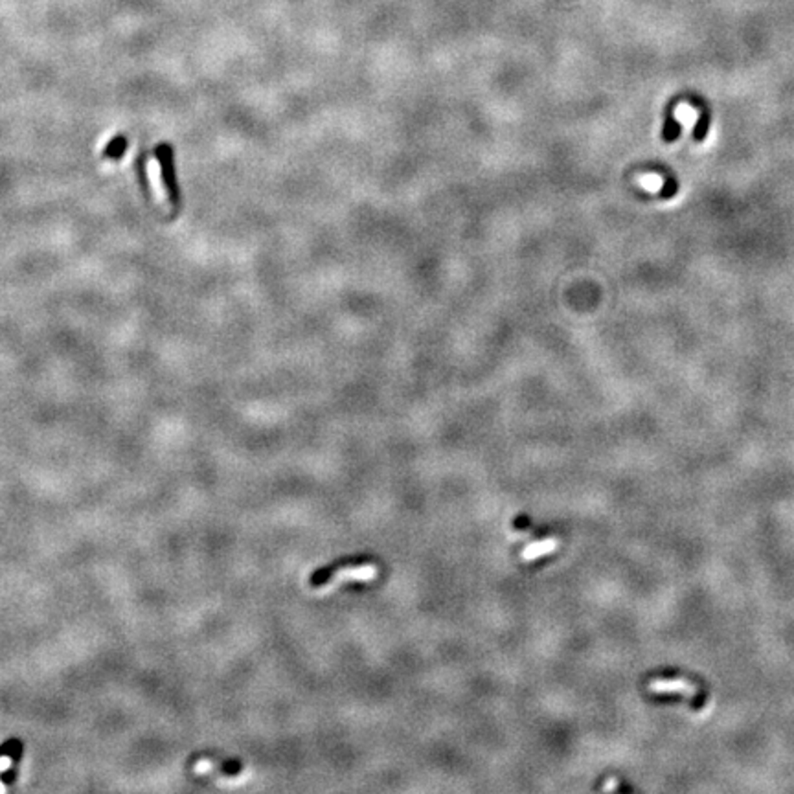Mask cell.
<instances>
[{
  "label": "cell",
  "instance_id": "obj_1",
  "mask_svg": "<svg viewBox=\"0 0 794 794\" xmlns=\"http://www.w3.org/2000/svg\"><path fill=\"white\" fill-rule=\"evenodd\" d=\"M375 575V566L372 563H341L327 570H318L311 578V587L320 589L324 585H331L341 580H372Z\"/></svg>",
  "mask_w": 794,
  "mask_h": 794
},
{
  "label": "cell",
  "instance_id": "obj_2",
  "mask_svg": "<svg viewBox=\"0 0 794 794\" xmlns=\"http://www.w3.org/2000/svg\"><path fill=\"white\" fill-rule=\"evenodd\" d=\"M154 157L160 164V171H162V183L166 186L169 201L175 208L181 206V188L177 183V171H175V162H173V147L169 144H159L154 147Z\"/></svg>",
  "mask_w": 794,
  "mask_h": 794
},
{
  "label": "cell",
  "instance_id": "obj_3",
  "mask_svg": "<svg viewBox=\"0 0 794 794\" xmlns=\"http://www.w3.org/2000/svg\"><path fill=\"white\" fill-rule=\"evenodd\" d=\"M649 690L653 693L659 695H684V697H695L697 695V686L692 683H688L684 678H659L653 680L649 684Z\"/></svg>",
  "mask_w": 794,
  "mask_h": 794
},
{
  "label": "cell",
  "instance_id": "obj_4",
  "mask_svg": "<svg viewBox=\"0 0 794 794\" xmlns=\"http://www.w3.org/2000/svg\"><path fill=\"white\" fill-rule=\"evenodd\" d=\"M557 548V541L556 539H541V541H535L532 542V544H528V546L524 548L523 551H520V557H523L524 561H533L537 559V557L541 556H548V554H551V551L556 550Z\"/></svg>",
  "mask_w": 794,
  "mask_h": 794
},
{
  "label": "cell",
  "instance_id": "obj_5",
  "mask_svg": "<svg viewBox=\"0 0 794 794\" xmlns=\"http://www.w3.org/2000/svg\"><path fill=\"white\" fill-rule=\"evenodd\" d=\"M127 147H129V140H127V136L126 135H116L111 142H109L107 145H105V149H103L102 157H103V159H107V160H120L123 154H126Z\"/></svg>",
  "mask_w": 794,
  "mask_h": 794
},
{
  "label": "cell",
  "instance_id": "obj_6",
  "mask_svg": "<svg viewBox=\"0 0 794 794\" xmlns=\"http://www.w3.org/2000/svg\"><path fill=\"white\" fill-rule=\"evenodd\" d=\"M675 116H677L678 122L686 127H692L693 123L697 122V111L692 107H688V105H684V103L683 105H678L677 111H675Z\"/></svg>",
  "mask_w": 794,
  "mask_h": 794
},
{
  "label": "cell",
  "instance_id": "obj_7",
  "mask_svg": "<svg viewBox=\"0 0 794 794\" xmlns=\"http://www.w3.org/2000/svg\"><path fill=\"white\" fill-rule=\"evenodd\" d=\"M638 183H640V186H644L647 192H659L660 188L664 186V178L659 177V175H642V177L638 178Z\"/></svg>",
  "mask_w": 794,
  "mask_h": 794
},
{
  "label": "cell",
  "instance_id": "obj_8",
  "mask_svg": "<svg viewBox=\"0 0 794 794\" xmlns=\"http://www.w3.org/2000/svg\"><path fill=\"white\" fill-rule=\"evenodd\" d=\"M212 769H214V762H210V759H201V762L195 765L197 774H206V772H210Z\"/></svg>",
  "mask_w": 794,
  "mask_h": 794
},
{
  "label": "cell",
  "instance_id": "obj_9",
  "mask_svg": "<svg viewBox=\"0 0 794 794\" xmlns=\"http://www.w3.org/2000/svg\"><path fill=\"white\" fill-rule=\"evenodd\" d=\"M10 765H11V757H8V756L0 757V772L8 771V769H10Z\"/></svg>",
  "mask_w": 794,
  "mask_h": 794
},
{
  "label": "cell",
  "instance_id": "obj_10",
  "mask_svg": "<svg viewBox=\"0 0 794 794\" xmlns=\"http://www.w3.org/2000/svg\"><path fill=\"white\" fill-rule=\"evenodd\" d=\"M618 785H620V783H618L616 778H611V780H609V783L603 785V790H614V789H618Z\"/></svg>",
  "mask_w": 794,
  "mask_h": 794
},
{
  "label": "cell",
  "instance_id": "obj_11",
  "mask_svg": "<svg viewBox=\"0 0 794 794\" xmlns=\"http://www.w3.org/2000/svg\"><path fill=\"white\" fill-rule=\"evenodd\" d=\"M0 793H6V785L0 781Z\"/></svg>",
  "mask_w": 794,
  "mask_h": 794
}]
</instances>
